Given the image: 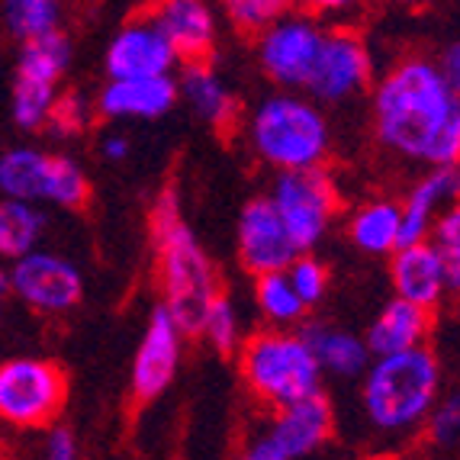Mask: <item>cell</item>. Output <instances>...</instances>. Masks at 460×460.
Returning <instances> with one entry per match:
<instances>
[{"mask_svg":"<svg viewBox=\"0 0 460 460\" xmlns=\"http://www.w3.org/2000/svg\"><path fill=\"white\" fill-rule=\"evenodd\" d=\"M370 123L380 148L402 162L460 164V97L435 58L406 55L370 84Z\"/></svg>","mask_w":460,"mask_h":460,"instance_id":"6da1fadb","label":"cell"},{"mask_svg":"<svg viewBox=\"0 0 460 460\" xmlns=\"http://www.w3.org/2000/svg\"><path fill=\"white\" fill-rule=\"evenodd\" d=\"M148 232H152L162 306L174 315L184 335H197L199 319L219 293V277H216L209 254L199 245L197 232L184 219L174 187H164L155 197L152 213H148Z\"/></svg>","mask_w":460,"mask_h":460,"instance_id":"7a4b0ae2","label":"cell"},{"mask_svg":"<svg viewBox=\"0 0 460 460\" xmlns=\"http://www.w3.org/2000/svg\"><path fill=\"white\" fill-rule=\"evenodd\" d=\"M441 396V361L429 345L376 354L361 374V409L380 435L422 429Z\"/></svg>","mask_w":460,"mask_h":460,"instance_id":"3957f363","label":"cell"},{"mask_svg":"<svg viewBox=\"0 0 460 460\" xmlns=\"http://www.w3.org/2000/svg\"><path fill=\"white\" fill-rule=\"evenodd\" d=\"M245 138L254 158L274 171L323 168L332 152L329 116L303 91H274L252 107Z\"/></svg>","mask_w":460,"mask_h":460,"instance_id":"277c9868","label":"cell"},{"mask_svg":"<svg viewBox=\"0 0 460 460\" xmlns=\"http://www.w3.org/2000/svg\"><path fill=\"white\" fill-rule=\"evenodd\" d=\"M235 354L238 374L252 390V396L274 412L323 393L325 376L299 329L264 325V329L252 332Z\"/></svg>","mask_w":460,"mask_h":460,"instance_id":"5b68a950","label":"cell"},{"mask_svg":"<svg viewBox=\"0 0 460 460\" xmlns=\"http://www.w3.org/2000/svg\"><path fill=\"white\" fill-rule=\"evenodd\" d=\"M0 197L84 209L91 203V177L68 155L16 146L0 155Z\"/></svg>","mask_w":460,"mask_h":460,"instance_id":"8992f818","label":"cell"},{"mask_svg":"<svg viewBox=\"0 0 460 460\" xmlns=\"http://www.w3.org/2000/svg\"><path fill=\"white\" fill-rule=\"evenodd\" d=\"M68 402V376L49 358H10L0 364V422L13 429H52Z\"/></svg>","mask_w":460,"mask_h":460,"instance_id":"52a82bcc","label":"cell"},{"mask_svg":"<svg viewBox=\"0 0 460 460\" xmlns=\"http://www.w3.org/2000/svg\"><path fill=\"white\" fill-rule=\"evenodd\" d=\"M268 197L284 219L287 235L293 238L296 252H315L323 245L341 209L335 177L325 168L277 171Z\"/></svg>","mask_w":460,"mask_h":460,"instance_id":"ba28073f","label":"cell"},{"mask_svg":"<svg viewBox=\"0 0 460 460\" xmlns=\"http://www.w3.org/2000/svg\"><path fill=\"white\" fill-rule=\"evenodd\" d=\"M323 20L306 10H290L254 36V58L277 91H303L325 39Z\"/></svg>","mask_w":460,"mask_h":460,"instance_id":"9c48e42d","label":"cell"},{"mask_svg":"<svg viewBox=\"0 0 460 460\" xmlns=\"http://www.w3.org/2000/svg\"><path fill=\"white\" fill-rule=\"evenodd\" d=\"M374 84V55L367 39L351 26H332L325 30L323 49L313 65L303 93L313 97L319 107H338Z\"/></svg>","mask_w":460,"mask_h":460,"instance_id":"30bf717a","label":"cell"},{"mask_svg":"<svg viewBox=\"0 0 460 460\" xmlns=\"http://www.w3.org/2000/svg\"><path fill=\"white\" fill-rule=\"evenodd\" d=\"M332 431H335V409L323 393H315L293 406L277 409L268 429L254 438L238 460H303L325 447Z\"/></svg>","mask_w":460,"mask_h":460,"instance_id":"8fae6325","label":"cell"},{"mask_svg":"<svg viewBox=\"0 0 460 460\" xmlns=\"http://www.w3.org/2000/svg\"><path fill=\"white\" fill-rule=\"evenodd\" d=\"M10 293L42 315H65L84 299V274L65 254L32 248L10 264Z\"/></svg>","mask_w":460,"mask_h":460,"instance_id":"7c38bea8","label":"cell"},{"mask_svg":"<svg viewBox=\"0 0 460 460\" xmlns=\"http://www.w3.org/2000/svg\"><path fill=\"white\" fill-rule=\"evenodd\" d=\"M184 329L174 323V315L158 303L138 338L136 361H132L129 390L136 402H155L168 393L181 367V348H184Z\"/></svg>","mask_w":460,"mask_h":460,"instance_id":"4fadbf2b","label":"cell"},{"mask_svg":"<svg viewBox=\"0 0 460 460\" xmlns=\"http://www.w3.org/2000/svg\"><path fill=\"white\" fill-rule=\"evenodd\" d=\"M235 254L252 277L287 270L299 254L270 197H254L242 207L235 223Z\"/></svg>","mask_w":460,"mask_h":460,"instance_id":"5bb4252c","label":"cell"},{"mask_svg":"<svg viewBox=\"0 0 460 460\" xmlns=\"http://www.w3.org/2000/svg\"><path fill=\"white\" fill-rule=\"evenodd\" d=\"M177 65H181V58L148 13L119 26L116 36L110 39L107 55H103V68L113 81H119V77L174 75Z\"/></svg>","mask_w":460,"mask_h":460,"instance_id":"9a60e30c","label":"cell"},{"mask_svg":"<svg viewBox=\"0 0 460 460\" xmlns=\"http://www.w3.org/2000/svg\"><path fill=\"white\" fill-rule=\"evenodd\" d=\"M148 16L181 62H209L219 42V16L209 0H152Z\"/></svg>","mask_w":460,"mask_h":460,"instance_id":"2e32d148","label":"cell"},{"mask_svg":"<svg viewBox=\"0 0 460 460\" xmlns=\"http://www.w3.org/2000/svg\"><path fill=\"white\" fill-rule=\"evenodd\" d=\"M181 91H177V75L158 77H110L103 91L93 100L97 116L107 119H162L177 107Z\"/></svg>","mask_w":460,"mask_h":460,"instance_id":"e0dca14e","label":"cell"},{"mask_svg":"<svg viewBox=\"0 0 460 460\" xmlns=\"http://www.w3.org/2000/svg\"><path fill=\"white\" fill-rule=\"evenodd\" d=\"M390 284L399 299H409L422 309H435L447 296L445 258L431 238L399 245L390 254Z\"/></svg>","mask_w":460,"mask_h":460,"instance_id":"ac0fdd59","label":"cell"},{"mask_svg":"<svg viewBox=\"0 0 460 460\" xmlns=\"http://www.w3.org/2000/svg\"><path fill=\"white\" fill-rule=\"evenodd\" d=\"M460 197V164H438L429 168L402 199V235L399 245H412V242H425L431 235V226L454 199Z\"/></svg>","mask_w":460,"mask_h":460,"instance_id":"d6986e66","label":"cell"},{"mask_svg":"<svg viewBox=\"0 0 460 460\" xmlns=\"http://www.w3.org/2000/svg\"><path fill=\"white\" fill-rule=\"evenodd\" d=\"M299 335L306 338V345H309V351H313L319 370H323V376L361 380L367 364L374 361V354H370V348H367V338L345 329V325L315 319V323H303Z\"/></svg>","mask_w":460,"mask_h":460,"instance_id":"ffe728a7","label":"cell"},{"mask_svg":"<svg viewBox=\"0 0 460 460\" xmlns=\"http://www.w3.org/2000/svg\"><path fill=\"white\" fill-rule=\"evenodd\" d=\"M177 91L187 110L209 129H232L238 119V97L209 62H187L177 75Z\"/></svg>","mask_w":460,"mask_h":460,"instance_id":"44dd1931","label":"cell"},{"mask_svg":"<svg viewBox=\"0 0 460 460\" xmlns=\"http://www.w3.org/2000/svg\"><path fill=\"white\" fill-rule=\"evenodd\" d=\"M431 335V309H422L409 299L393 296L390 303L380 306L374 323L367 325V348L370 354H396L409 348L425 345Z\"/></svg>","mask_w":460,"mask_h":460,"instance_id":"7402d4cb","label":"cell"},{"mask_svg":"<svg viewBox=\"0 0 460 460\" xmlns=\"http://www.w3.org/2000/svg\"><path fill=\"white\" fill-rule=\"evenodd\" d=\"M399 235H402L399 199H367L348 216V242L364 254L390 258L399 248Z\"/></svg>","mask_w":460,"mask_h":460,"instance_id":"603a6c76","label":"cell"},{"mask_svg":"<svg viewBox=\"0 0 460 460\" xmlns=\"http://www.w3.org/2000/svg\"><path fill=\"white\" fill-rule=\"evenodd\" d=\"M42 232H46V216L42 209H36V203L0 197V258L4 261H16L39 248Z\"/></svg>","mask_w":460,"mask_h":460,"instance_id":"cb8c5ba5","label":"cell"},{"mask_svg":"<svg viewBox=\"0 0 460 460\" xmlns=\"http://www.w3.org/2000/svg\"><path fill=\"white\" fill-rule=\"evenodd\" d=\"M68 65H71V39L65 36L62 30L20 42L16 75L58 84V81L65 77V71H68Z\"/></svg>","mask_w":460,"mask_h":460,"instance_id":"d4e9b609","label":"cell"},{"mask_svg":"<svg viewBox=\"0 0 460 460\" xmlns=\"http://www.w3.org/2000/svg\"><path fill=\"white\" fill-rule=\"evenodd\" d=\"M254 303L264 323L277 329H293V325L306 323V303L296 296L293 284L287 280V270L254 277Z\"/></svg>","mask_w":460,"mask_h":460,"instance_id":"484cf974","label":"cell"},{"mask_svg":"<svg viewBox=\"0 0 460 460\" xmlns=\"http://www.w3.org/2000/svg\"><path fill=\"white\" fill-rule=\"evenodd\" d=\"M4 26L16 42L62 30L65 0H0Z\"/></svg>","mask_w":460,"mask_h":460,"instance_id":"4316f807","label":"cell"},{"mask_svg":"<svg viewBox=\"0 0 460 460\" xmlns=\"http://www.w3.org/2000/svg\"><path fill=\"white\" fill-rule=\"evenodd\" d=\"M55 100H58V84L49 81H36V77H13V100H10V113L13 123L23 132H39L46 129L52 119Z\"/></svg>","mask_w":460,"mask_h":460,"instance_id":"83f0119b","label":"cell"},{"mask_svg":"<svg viewBox=\"0 0 460 460\" xmlns=\"http://www.w3.org/2000/svg\"><path fill=\"white\" fill-rule=\"evenodd\" d=\"M197 335L219 354H235L242 348V341H245V335H242V315H238L235 303L223 290L216 293V299L207 306V313L199 319Z\"/></svg>","mask_w":460,"mask_h":460,"instance_id":"f1b7e54d","label":"cell"},{"mask_svg":"<svg viewBox=\"0 0 460 460\" xmlns=\"http://www.w3.org/2000/svg\"><path fill=\"white\" fill-rule=\"evenodd\" d=\"M226 20L245 36H258L274 20L296 10V0H219Z\"/></svg>","mask_w":460,"mask_h":460,"instance_id":"f546056e","label":"cell"},{"mask_svg":"<svg viewBox=\"0 0 460 460\" xmlns=\"http://www.w3.org/2000/svg\"><path fill=\"white\" fill-rule=\"evenodd\" d=\"M287 280L293 284V290H296V296L309 306H319L325 299V293H329V268H325L323 258H315L313 252H299L296 258H293L290 264H287Z\"/></svg>","mask_w":460,"mask_h":460,"instance_id":"4dcf8cb0","label":"cell"},{"mask_svg":"<svg viewBox=\"0 0 460 460\" xmlns=\"http://www.w3.org/2000/svg\"><path fill=\"white\" fill-rule=\"evenodd\" d=\"M425 435L435 447L460 451V384L445 396H438L435 409L425 419Z\"/></svg>","mask_w":460,"mask_h":460,"instance_id":"1f68e13d","label":"cell"},{"mask_svg":"<svg viewBox=\"0 0 460 460\" xmlns=\"http://www.w3.org/2000/svg\"><path fill=\"white\" fill-rule=\"evenodd\" d=\"M93 113H97V110H93V100H87L84 93H77V91L58 93L49 126H52L58 136H75V132H81L91 123Z\"/></svg>","mask_w":460,"mask_h":460,"instance_id":"d6a6232c","label":"cell"},{"mask_svg":"<svg viewBox=\"0 0 460 460\" xmlns=\"http://www.w3.org/2000/svg\"><path fill=\"white\" fill-rule=\"evenodd\" d=\"M431 242L438 245V252H447V248H460V197L454 199L445 213L438 216L435 226H431Z\"/></svg>","mask_w":460,"mask_h":460,"instance_id":"836d02e7","label":"cell"},{"mask_svg":"<svg viewBox=\"0 0 460 460\" xmlns=\"http://www.w3.org/2000/svg\"><path fill=\"white\" fill-rule=\"evenodd\" d=\"M42 460H81L75 431L65 425H52L46 435V447H42Z\"/></svg>","mask_w":460,"mask_h":460,"instance_id":"e575fe53","label":"cell"},{"mask_svg":"<svg viewBox=\"0 0 460 460\" xmlns=\"http://www.w3.org/2000/svg\"><path fill=\"white\" fill-rule=\"evenodd\" d=\"M364 4L367 0H296V7L319 16V20H325V16H348L354 10H361Z\"/></svg>","mask_w":460,"mask_h":460,"instance_id":"d590c367","label":"cell"},{"mask_svg":"<svg viewBox=\"0 0 460 460\" xmlns=\"http://www.w3.org/2000/svg\"><path fill=\"white\" fill-rule=\"evenodd\" d=\"M435 65H438V71H441V77L447 81V87L460 97V39H454V42H447V46L441 49Z\"/></svg>","mask_w":460,"mask_h":460,"instance_id":"8d00e7d4","label":"cell"},{"mask_svg":"<svg viewBox=\"0 0 460 460\" xmlns=\"http://www.w3.org/2000/svg\"><path fill=\"white\" fill-rule=\"evenodd\" d=\"M100 152H103V158H110V162H126L132 152V142L123 132H107L103 142H100Z\"/></svg>","mask_w":460,"mask_h":460,"instance_id":"74e56055","label":"cell"},{"mask_svg":"<svg viewBox=\"0 0 460 460\" xmlns=\"http://www.w3.org/2000/svg\"><path fill=\"white\" fill-rule=\"evenodd\" d=\"M441 258H445L447 293L460 299V248H447V252H441Z\"/></svg>","mask_w":460,"mask_h":460,"instance_id":"f35d334b","label":"cell"},{"mask_svg":"<svg viewBox=\"0 0 460 460\" xmlns=\"http://www.w3.org/2000/svg\"><path fill=\"white\" fill-rule=\"evenodd\" d=\"M386 4H396V7H409V10H422V7L438 4V0H386Z\"/></svg>","mask_w":460,"mask_h":460,"instance_id":"ab89813d","label":"cell"},{"mask_svg":"<svg viewBox=\"0 0 460 460\" xmlns=\"http://www.w3.org/2000/svg\"><path fill=\"white\" fill-rule=\"evenodd\" d=\"M10 293V268L0 264V296H7Z\"/></svg>","mask_w":460,"mask_h":460,"instance_id":"60d3db41","label":"cell"}]
</instances>
